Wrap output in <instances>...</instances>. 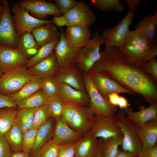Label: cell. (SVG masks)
<instances>
[{"mask_svg":"<svg viewBox=\"0 0 157 157\" xmlns=\"http://www.w3.org/2000/svg\"><path fill=\"white\" fill-rule=\"evenodd\" d=\"M91 69L111 79L123 88L141 95L150 104H157V80L119 48H105Z\"/></svg>","mask_w":157,"mask_h":157,"instance_id":"cell-1","label":"cell"},{"mask_svg":"<svg viewBox=\"0 0 157 157\" xmlns=\"http://www.w3.org/2000/svg\"><path fill=\"white\" fill-rule=\"evenodd\" d=\"M119 48L134 61L142 64L157 55V44L151 45L139 29L130 31L124 43Z\"/></svg>","mask_w":157,"mask_h":157,"instance_id":"cell-2","label":"cell"},{"mask_svg":"<svg viewBox=\"0 0 157 157\" xmlns=\"http://www.w3.org/2000/svg\"><path fill=\"white\" fill-rule=\"evenodd\" d=\"M113 117L114 122L119 126L123 134L122 150L138 156L143 149L137 132L139 125L128 117L124 109H120Z\"/></svg>","mask_w":157,"mask_h":157,"instance_id":"cell-3","label":"cell"},{"mask_svg":"<svg viewBox=\"0 0 157 157\" xmlns=\"http://www.w3.org/2000/svg\"><path fill=\"white\" fill-rule=\"evenodd\" d=\"M94 117L88 106H65L63 115V119L71 129L83 135L90 132Z\"/></svg>","mask_w":157,"mask_h":157,"instance_id":"cell-4","label":"cell"},{"mask_svg":"<svg viewBox=\"0 0 157 157\" xmlns=\"http://www.w3.org/2000/svg\"><path fill=\"white\" fill-rule=\"evenodd\" d=\"M35 75L26 66L3 74L0 78V93L9 96L19 90Z\"/></svg>","mask_w":157,"mask_h":157,"instance_id":"cell-5","label":"cell"},{"mask_svg":"<svg viewBox=\"0 0 157 157\" xmlns=\"http://www.w3.org/2000/svg\"><path fill=\"white\" fill-rule=\"evenodd\" d=\"M102 35L96 32L93 38L78 54L74 64L83 73H88L100 56V46L104 44Z\"/></svg>","mask_w":157,"mask_h":157,"instance_id":"cell-6","label":"cell"},{"mask_svg":"<svg viewBox=\"0 0 157 157\" xmlns=\"http://www.w3.org/2000/svg\"><path fill=\"white\" fill-rule=\"evenodd\" d=\"M86 90L90 99V107L95 115L113 116L117 111V107L111 104L99 92L88 73H83Z\"/></svg>","mask_w":157,"mask_h":157,"instance_id":"cell-7","label":"cell"},{"mask_svg":"<svg viewBox=\"0 0 157 157\" xmlns=\"http://www.w3.org/2000/svg\"><path fill=\"white\" fill-rule=\"evenodd\" d=\"M135 13L129 11L124 17L115 26L104 30L102 36L105 48H119L124 43L129 32Z\"/></svg>","mask_w":157,"mask_h":157,"instance_id":"cell-8","label":"cell"},{"mask_svg":"<svg viewBox=\"0 0 157 157\" xmlns=\"http://www.w3.org/2000/svg\"><path fill=\"white\" fill-rule=\"evenodd\" d=\"M11 10L14 26L18 37L26 32H31L35 28L45 24L52 22V19L40 20L29 14V11L20 6L18 3L13 4Z\"/></svg>","mask_w":157,"mask_h":157,"instance_id":"cell-9","label":"cell"},{"mask_svg":"<svg viewBox=\"0 0 157 157\" xmlns=\"http://www.w3.org/2000/svg\"><path fill=\"white\" fill-rule=\"evenodd\" d=\"M3 6L0 18V45L17 48L19 37L11 13L8 1L2 0Z\"/></svg>","mask_w":157,"mask_h":157,"instance_id":"cell-10","label":"cell"},{"mask_svg":"<svg viewBox=\"0 0 157 157\" xmlns=\"http://www.w3.org/2000/svg\"><path fill=\"white\" fill-rule=\"evenodd\" d=\"M65 26H90L95 21V16L89 6L82 0L78 1L71 10L62 15Z\"/></svg>","mask_w":157,"mask_h":157,"instance_id":"cell-11","label":"cell"},{"mask_svg":"<svg viewBox=\"0 0 157 157\" xmlns=\"http://www.w3.org/2000/svg\"><path fill=\"white\" fill-rule=\"evenodd\" d=\"M21 7L28 10L33 17L44 20L49 15L59 17L62 13L55 4L43 0H22L18 3Z\"/></svg>","mask_w":157,"mask_h":157,"instance_id":"cell-12","label":"cell"},{"mask_svg":"<svg viewBox=\"0 0 157 157\" xmlns=\"http://www.w3.org/2000/svg\"><path fill=\"white\" fill-rule=\"evenodd\" d=\"M113 117L95 115L89 132L95 137L102 139L123 136L120 128L114 122Z\"/></svg>","mask_w":157,"mask_h":157,"instance_id":"cell-13","label":"cell"},{"mask_svg":"<svg viewBox=\"0 0 157 157\" xmlns=\"http://www.w3.org/2000/svg\"><path fill=\"white\" fill-rule=\"evenodd\" d=\"M54 77L58 82L67 84L76 90L87 92L83 73L75 64L59 67Z\"/></svg>","mask_w":157,"mask_h":157,"instance_id":"cell-14","label":"cell"},{"mask_svg":"<svg viewBox=\"0 0 157 157\" xmlns=\"http://www.w3.org/2000/svg\"><path fill=\"white\" fill-rule=\"evenodd\" d=\"M88 74L99 92L105 99L108 100V95L113 92L135 94V93L123 88L112 80L92 69Z\"/></svg>","mask_w":157,"mask_h":157,"instance_id":"cell-15","label":"cell"},{"mask_svg":"<svg viewBox=\"0 0 157 157\" xmlns=\"http://www.w3.org/2000/svg\"><path fill=\"white\" fill-rule=\"evenodd\" d=\"M28 60L17 48L1 45L0 68L3 74L19 67L26 66Z\"/></svg>","mask_w":157,"mask_h":157,"instance_id":"cell-16","label":"cell"},{"mask_svg":"<svg viewBox=\"0 0 157 157\" xmlns=\"http://www.w3.org/2000/svg\"><path fill=\"white\" fill-rule=\"evenodd\" d=\"M58 83L59 96L65 106H90V99L87 92L76 90L64 83Z\"/></svg>","mask_w":157,"mask_h":157,"instance_id":"cell-17","label":"cell"},{"mask_svg":"<svg viewBox=\"0 0 157 157\" xmlns=\"http://www.w3.org/2000/svg\"><path fill=\"white\" fill-rule=\"evenodd\" d=\"M59 41L53 49L59 67L74 64L76 57L82 49L70 45L66 40L64 31L61 29Z\"/></svg>","mask_w":157,"mask_h":157,"instance_id":"cell-18","label":"cell"},{"mask_svg":"<svg viewBox=\"0 0 157 157\" xmlns=\"http://www.w3.org/2000/svg\"><path fill=\"white\" fill-rule=\"evenodd\" d=\"M64 35L67 42L77 48L84 47L91 39V32L89 26L75 25L67 27Z\"/></svg>","mask_w":157,"mask_h":157,"instance_id":"cell-19","label":"cell"},{"mask_svg":"<svg viewBox=\"0 0 157 157\" xmlns=\"http://www.w3.org/2000/svg\"><path fill=\"white\" fill-rule=\"evenodd\" d=\"M83 135L71 129L62 117L56 122L52 139L54 142L59 145L77 142Z\"/></svg>","mask_w":157,"mask_h":157,"instance_id":"cell-20","label":"cell"},{"mask_svg":"<svg viewBox=\"0 0 157 157\" xmlns=\"http://www.w3.org/2000/svg\"><path fill=\"white\" fill-rule=\"evenodd\" d=\"M100 149L99 140L89 132L77 142L76 156L78 157H97Z\"/></svg>","mask_w":157,"mask_h":157,"instance_id":"cell-21","label":"cell"},{"mask_svg":"<svg viewBox=\"0 0 157 157\" xmlns=\"http://www.w3.org/2000/svg\"><path fill=\"white\" fill-rule=\"evenodd\" d=\"M36 41L40 47L60 38L61 32L52 22L44 24L34 29L31 32Z\"/></svg>","mask_w":157,"mask_h":157,"instance_id":"cell-22","label":"cell"},{"mask_svg":"<svg viewBox=\"0 0 157 157\" xmlns=\"http://www.w3.org/2000/svg\"><path fill=\"white\" fill-rule=\"evenodd\" d=\"M137 132L143 149L154 147L157 141V120H150L139 125Z\"/></svg>","mask_w":157,"mask_h":157,"instance_id":"cell-23","label":"cell"},{"mask_svg":"<svg viewBox=\"0 0 157 157\" xmlns=\"http://www.w3.org/2000/svg\"><path fill=\"white\" fill-rule=\"evenodd\" d=\"M139 110L134 111L131 107L124 109L126 115L130 120L139 125L151 120H157V104H150L146 107L142 106L139 107Z\"/></svg>","mask_w":157,"mask_h":157,"instance_id":"cell-24","label":"cell"},{"mask_svg":"<svg viewBox=\"0 0 157 157\" xmlns=\"http://www.w3.org/2000/svg\"><path fill=\"white\" fill-rule=\"evenodd\" d=\"M59 68L54 52L29 68L35 76L41 78L54 76Z\"/></svg>","mask_w":157,"mask_h":157,"instance_id":"cell-25","label":"cell"},{"mask_svg":"<svg viewBox=\"0 0 157 157\" xmlns=\"http://www.w3.org/2000/svg\"><path fill=\"white\" fill-rule=\"evenodd\" d=\"M55 122L51 117L38 129L31 155L35 156L39 150L52 138Z\"/></svg>","mask_w":157,"mask_h":157,"instance_id":"cell-26","label":"cell"},{"mask_svg":"<svg viewBox=\"0 0 157 157\" xmlns=\"http://www.w3.org/2000/svg\"><path fill=\"white\" fill-rule=\"evenodd\" d=\"M157 13L149 14L142 18L135 26V29L140 30L151 45L157 44L156 30Z\"/></svg>","mask_w":157,"mask_h":157,"instance_id":"cell-27","label":"cell"},{"mask_svg":"<svg viewBox=\"0 0 157 157\" xmlns=\"http://www.w3.org/2000/svg\"><path fill=\"white\" fill-rule=\"evenodd\" d=\"M40 48L31 32H25L19 37L17 48L28 60L37 53Z\"/></svg>","mask_w":157,"mask_h":157,"instance_id":"cell-28","label":"cell"},{"mask_svg":"<svg viewBox=\"0 0 157 157\" xmlns=\"http://www.w3.org/2000/svg\"><path fill=\"white\" fill-rule=\"evenodd\" d=\"M42 85V78L35 76L33 79L26 84L20 90L9 97L17 105L41 89Z\"/></svg>","mask_w":157,"mask_h":157,"instance_id":"cell-29","label":"cell"},{"mask_svg":"<svg viewBox=\"0 0 157 157\" xmlns=\"http://www.w3.org/2000/svg\"><path fill=\"white\" fill-rule=\"evenodd\" d=\"M123 136L112 137L106 139H100V150L102 157H115L119 147L122 145Z\"/></svg>","mask_w":157,"mask_h":157,"instance_id":"cell-30","label":"cell"},{"mask_svg":"<svg viewBox=\"0 0 157 157\" xmlns=\"http://www.w3.org/2000/svg\"><path fill=\"white\" fill-rule=\"evenodd\" d=\"M4 135L12 151H22L23 133L15 119L12 126Z\"/></svg>","mask_w":157,"mask_h":157,"instance_id":"cell-31","label":"cell"},{"mask_svg":"<svg viewBox=\"0 0 157 157\" xmlns=\"http://www.w3.org/2000/svg\"><path fill=\"white\" fill-rule=\"evenodd\" d=\"M18 109L11 106L0 108V135H4L12 126Z\"/></svg>","mask_w":157,"mask_h":157,"instance_id":"cell-32","label":"cell"},{"mask_svg":"<svg viewBox=\"0 0 157 157\" xmlns=\"http://www.w3.org/2000/svg\"><path fill=\"white\" fill-rule=\"evenodd\" d=\"M37 108H18L15 119L23 133L31 128L34 114Z\"/></svg>","mask_w":157,"mask_h":157,"instance_id":"cell-33","label":"cell"},{"mask_svg":"<svg viewBox=\"0 0 157 157\" xmlns=\"http://www.w3.org/2000/svg\"><path fill=\"white\" fill-rule=\"evenodd\" d=\"M49 98L41 89L17 105L18 108L38 107L47 104Z\"/></svg>","mask_w":157,"mask_h":157,"instance_id":"cell-34","label":"cell"},{"mask_svg":"<svg viewBox=\"0 0 157 157\" xmlns=\"http://www.w3.org/2000/svg\"><path fill=\"white\" fill-rule=\"evenodd\" d=\"M59 40V39L56 40L40 47L37 53L28 60L26 67L29 68L33 66L53 53L54 48Z\"/></svg>","mask_w":157,"mask_h":157,"instance_id":"cell-35","label":"cell"},{"mask_svg":"<svg viewBox=\"0 0 157 157\" xmlns=\"http://www.w3.org/2000/svg\"><path fill=\"white\" fill-rule=\"evenodd\" d=\"M94 6L104 13L113 11L117 12H122L124 6L119 0H92Z\"/></svg>","mask_w":157,"mask_h":157,"instance_id":"cell-36","label":"cell"},{"mask_svg":"<svg viewBox=\"0 0 157 157\" xmlns=\"http://www.w3.org/2000/svg\"><path fill=\"white\" fill-rule=\"evenodd\" d=\"M51 117V112L48 104L38 107L34 114L33 124L31 129H38Z\"/></svg>","mask_w":157,"mask_h":157,"instance_id":"cell-37","label":"cell"},{"mask_svg":"<svg viewBox=\"0 0 157 157\" xmlns=\"http://www.w3.org/2000/svg\"><path fill=\"white\" fill-rule=\"evenodd\" d=\"M42 78V89L49 98L58 96V84L54 76L46 77Z\"/></svg>","mask_w":157,"mask_h":157,"instance_id":"cell-38","label":"cell"},{"mask_svg":"<svg viewBox=\"0 0 157 157\" xmlns=\"http://www.w3.org/2000/svg\"><path fill=\"white\" fill-rule=\"evenodd\" d=\"M38 129H30L23 133L21 150L29 154L33 147Z\"/></svg>","mask_w":157,"mask_h":157,"instance_id":"cell-39","label":"cell"},{"mask_svg":"<svg viewBox=\"0 0 157 157\" xmlns=\"http://www.w3.org/2000/svg\"><path fill=\"white\" fill-rule=\"evenodd\" d=\"M47 104L49 105L52 116L55 122L63 117L65 105L59 96L49 98Z\"/></svg>","mask_w":157,"mask_h":157,"instance_id":"cell-40","label":"cell"},{"mask_svg":"<svg viewBox=\"0 0 157 157\" xmlns=\"http://www.w3.org/2000/svg\"><path fill=\"white\" fill-rule=\"evenodd\" d=\"M58 145L56 144L52 138L38 151L36 157H56Z\"/></svg>","mask_w":157,"mask_h":157,"instance_id":"cell-41","label":"cell"},{"mask_svg":"<svg viewBox=\"0 0 157 157\" xmlns=\"http://www.w3.org/2000/svg\"><path fill=\"white\" fill-rule=\"evenodd\" d=\"M77 142L59 145L56 157H74Z\"/></svg>","mask_w":157,"mask_h":157,"instance_id":"cell-42","label":"cell"},{"mask_svg":"<svg viewBox=\"0 0 157 157\" xmlns=\"http://www.w3.org/2000/svg\"><path fill=\"white\" fill-rule=\"evenodd\" d=\"M55 4L59 10L64 14L72 9L77 4L75 0H54Z\"/></svg>","mask_w":157,"mask_h":157,"instance_id":"cell-43","label":"cell"},{"mask_svg":"<svg viewBox=\"0 0 157 157\" xmlns=\"http://www.w3.org/2000/svg\"><path fill=\"white\" fill-rule=\"evenodd\" d=\"M12 152L4 135H0V157H8Z\"/></svg>","mask_w":157,"mask_h":157,"instance_id":"cell-44","label":"cell"},{"mask_svg":"<svg viewBox=\"0 0 157 157\" xmlns=\"http://www.w3.org/2000/svg\"><path fill=\"white\" fill-rule=\"evenodd\" d=\"M144 65L147 72L157 80V61L156 57L151 59Z\"/></svg>","mask_w":157,"mask_h":157,"instance_id":"cell-45","label":"cell"},{"mask_svg":"<svg viewBox=\"0 0 157 157\" xmlns=\"http://www.w3.org/2000/svg\"><path fill=\"white\" fill-rule=\"evenodd\" d=\"M138 157H157V146L147 149H143Z\"/></svg>","mask_w":157,"mask_h":157,"instance_id":"cell-46","label":"cell"},{"mask_svg":"<svg viewBox=\"0 0 157 157\" xmlns=\"http://www.w3.org/2000/svg\"><path fill=\"white\" fill-rule=\"evenodd\" d=\"M10 106L17 108V105L10 97L0 93V108Z\"/></svg>","mask_w":157,"mask_h":157,"instance_id":"cell-47","label":"cell"},{"mask_svg":"<svg viewBox=\"0 0 157 157\" xmlns=\"http://www.w3.org/2000/svg\"><path fill=\"white\" fill-rule=\"evenodd\" d=\"M144 0H126L127 5L129 8V11L135 13L138 9L139 5Z\"/></svg>","mask_w":157,"mask_h":157,"instance_id":"cell-48","label":"cell"},{"mask_svg":"<svg viewBox=\"0 0 157 157\" xmlns=\"http://www.w3.org/2000/svg\"><path fill=\"white\" fill-rule=\"evenodd\" d=\"M119 97L120 96L118 94V93L113 92L108 95V99L109 102L111 104L117 107Z\"/></svg>","mask_w":157,"mask_h":157,"instance_id":"cell-49","label":"cell"},{"mask_svg":"<svg viewBox=\"0 0 157 157\" xmlns=\"http://www.w3.org/2000/svg\"><path fill=\"white\" fill-rule=\"evenodd\" d=\"M127 99L124 97L120 96L118 106L121 109H126L130 106Z\"/></svg>","mask_w":157,"mask_h":157,"instance_id":"cell-50","label":"cell"},{"mask_svg":"<svg viewBox=\"0 0 157 157\" xmlns=\"http://www.w3.org/2000/svg\"><path fill=\"white\" fill-rule=\"evenodd\" d=\"M115 157H138V156L129 152L119 149Z\"/></svg>","mask_w":157,"mask_h":157,"instance_id":"cell-51","label":"cell"},{"mask_svg":"<svg viewBox=\"0 0 157 157\" xmlns=\"http://www.w3.org/2000/svg\"><path fill=\"white\" fill-rule=\"evenodd\" d=\"M29 154L22 151L13 152L8 157H29Z\"/></svg>","mask_w":157,"mask_h":157,"instance_id":"cell-52","label":"cell"},{"mask_svg":"<svg viewBox=\"0 0 157 157\" xmlns=\"http://www.w3.org/2000/svg\"><path fill=\"white\" fill-rule=\"evenodd\" d=\"M3 8V5H0V18L2 14Z\"/></svg>","mask_w":157,"mask_h":157,"instance_id":"cell-53","label":"cell"},{"mask_svg":"<svg viewBox=\"0 0 157 157\" xmlns=\"http://www.w3.org/2000/svg\"><path fill=\"white\" fill-rule=\"evenodd\" d=\"M97 157H102L100 149L97 153Z\"/></svg>","mask_w":157,"mask_h":157,"instance_id":"cell-54","label":"cell"},{"mask_svg":"<svg viewBox=\"0 0 157 157\" xmlns=\"http://www.w3.org/2000/svg\"><path fill=\"white\" fill-rule=\"evenodd\" d=\"M3 74V73L1 70V69L0 68V78L1 77L2 75Z\"/></svg>","mask_w":157,"mask_h":157,"instance_id":"cell-55","label":"cell"},{"mask_svg":"<svg viewBox=\"0 0 157 157\" xmlns=\"http://www.w3.org/2000/svg\"><path fill=\"white\" fill-rule=\"evenodd\" d=\"M29 157H36L35 156H33L31 155V156H29Z\"/></svg>","mask_w":157,"mask_h":157,"instance_id":"cell-56","label":"cell"},{"mask_svg":"<svg viewBox=\"0 0 157 157\" xmlns=\"http://www.w3.org/2000/svg\"><path fill=\"white\" fill-rule=\"evenodd\" d=\"M2 0H0V3L1 2Z\"/></svg>","mask_w":157,"mask_h":157,"instance_id":"cell-57","label":"cell"},{"mask_svg":"<svg viewBox=\"0 0 157 157\" xmlns=\"http://www.w3.org/2000/svg\"><path fill=\"white\" fill-rule=\"evenodd\" d=\"M1 45H0V49H1Z\"/></svg>","mask_w":157,"mask_h":157,"instance_id":"cell-58","label":"cell"},{"mask_svg":"<svg viewBox=\"0 0 157 157\" xmlns=\"http://www.w3.org/2000/svg\"><path fill=\"white\" fill-rule=\"evenodd\" d=\"M74 157H77V156H75Z\"/></svg>","mask_w":157,"mask_h":157,"instance_id":"cell-59","label":"cell"}]
</instances>
